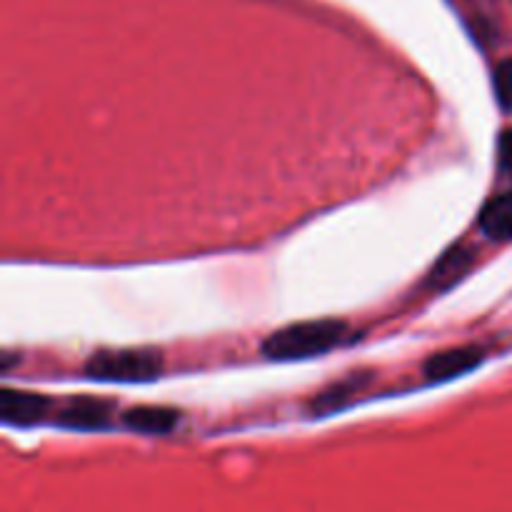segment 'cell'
Returning <instances> with one entry per match:
<instances>
[{
    "instance_id": "cell-1",
    "label": "cell",
    "mask_w": 512,
    "mask_h": 512,
    "mask_svg": "<svg viewBox=\"0 0 512 512\" xmlns=\"http://www.w3.org/2000/svg\"><path fill=\"white\" fill-rule=\"evenodd\" d=\"M348 335V323L335 318L303 320V323L285 325L263 340L260 350L268 360H303L323 355L343 343Z\"/></svg>"
},
{
    "instance_id": "cell-2",
    "label": "cell",
    "mask_w": 512,
    "mask_h": 512,
    "mask_svg": "<svg viewBox=\"0 0 512 512\" xmlns=\"http://www.w3.org/2000/svg\"><path fill=\"white\" fill-rule=\"evenodd\" d=\"M163 373V355L155 350H98L85 363V375L105 383H148Z\"/></svg>"
},
{
    "instance_id": "cell-3",
    "label": "cell",
    "mask_w": 512,
    "mask_h": 512,
    "mask_svg": "<svg viewBox=\"0 0 512 512\" xmlns=\"http://www.w3.org/2000/svg\"><path fill=\"white\" fill-rule=\"evenodd\" d=\"M483 360V348H478V345H463V348H453L445 350V353L433 355V358L425 363L423 373L430 383H445V380L460 378V375L475 370Z\"/></svg>"
},
{
    "instance_id": "cell-4",
    "label": "cell",
    "mask_w": 512,
    "mask_h": 512,
    "mask_svg": "<svg viewBox=\"0 0 512 512\" xmlns=\"http://www.w3.org/2000/svg\"><path fill=\"white\" fill-rule=\"evenodd\" d=\"M50 398L38 393H18V390H3L0 393V418L13 428H30L48 415Z\"/></svg>"
},
{
    "instance_id": "cell-5",
    "label": "cell",
    "mask_w": 512,
    "mask_h": 512,
    "mask_svg": "<svg viewBox=\"0 0 512 512\" xmlns=\"http://www.w3.org/2000/svg\"><path fill=\"white\" fill-rule=\"evenodd\" d=\"M110 413H113V408H110L108 400L73 398L65 403L55 423L68 430H100L110 423Z\"/></svg>"
},
{
    "instance_id": "cell-6",
    "label": "cell",
    "mask_w": 512,
    "mask_h": 512,
    "mask_svg": "<svg viewBox=\"0 0 512 512\" xmlns=\"http://www.w3.org/2000/svg\"><path fill=\"white\" fill-rule=\"evenodd\" d=\"M473 260H475V250L470 248V245H455V248H450L448 253L435 263V268L430 270L428 283L425 285L433 290L450 288V285H455L465 273H468Z\"/></svg>"
},
{
    "instance_id": "cell-7",
    "label": "cell",
    "mask_w": 512,
    "mask_h": 512,
    "mask_svg": "<svg viewBox=\"0 0 512 512\" xmlns=\"http://www.w3.org/2000/svg\"><path fill=\"white\" fill-rule=\"evenodd\" d=\"M180 415L173 408H155V405H140V408H130L123 415L125 428L135 430V433L145 435H168L170 430L178 425Z\"/></svg>"
},
{
    "instance_id": "cell-8",
    "label": "cell",
    "mask_w": 512,
    "mask_h": 512,
    "mask_svg": "<svg viewBox=\"0 0 512 512\" xmlns=\"http://www.w3.org/2000/svg\"><path fill=\"white\" fill-rule=\"evenodd\" d=\"M480 230L493 240H512V193L488 200L478 218Z\"/></svg>"
},
{
    "instance_id": "cell-9",
    "label": "cell",
    "mask_w": 512,
    "mask_h": 512,
    "mask_svg": "<svg viewBox=\"0 0 512 512\" xmlns=\"http://www.w3.org/2000/svg\"><path fill=\"white\" fill-rule=\"evenodd\" d=\"M358 388H363V378H350L345 383L333 385L330 390H325L318 400H315V413H328V410H335L340 403L350 398L353 393H358Z\"/></svg>"
},
{
    "instance_id": "cell-10",
    "label": "cell",
    "mask_w": 512,
    "mask_h": 512,
    "mask_svg": "<svg viewBox=\"0 0 512 512\" xmlns=\"http://www.w3.org/2000/svg\"><path fill=\"white\" fill-rule=\"evenodd\" d=\"M493 85L495 95H498V103L503 105L505 113L512 115V58H505L503 63L495 68Z\"/></svg>"
},
{
    "instance_id": "cell-11",
    "label": "cell",
    "mask_w": 512,
    "mask_h": 512,
    "mask_svg": "<svg viewBox=\"0 0 512 512\" xmlns=\"http://www.w3.org/2000/svg\"><path fill=\"white\" fill-rule=\"evenodd\" d=\"M498 163L503 170H512V128L503 130L498 140Z\"/></svg>"
}]
</instances>
